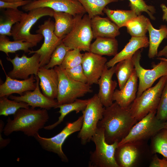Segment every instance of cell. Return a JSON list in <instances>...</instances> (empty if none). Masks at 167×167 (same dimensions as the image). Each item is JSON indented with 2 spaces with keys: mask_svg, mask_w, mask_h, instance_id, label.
<instances>
[{
  "mask_svg": "<svg viewBox=\"0 0 167 167\" xmlns=\"http://www.w3.org/2000/svg\"><path fill=\"white\" fill-rule=\"evenodd\" d=\"M130 106L123 108L115 102L105 107L97 127L104 129L105 139L108 143L120 142L138 122L131 113Z\"/></svg>",
  "mask_w": 167,
  "mask_h": 167,
  "instance_id": "6da1fadb",
  "label": "cell"
},
{
  "mask_svg": "<svg viewBox=\"0 0 167 167\" xmlns=\"http://www.w3.org/2000/svg\"><path fill=\"white\" fill-rule=\"evenodd\" d=\"M49 118L46 109L21 108L13 114V119L8 117L3 133L8 136L13 132L21 131L28 136L34 137L40 130L44 128Z\"/></svg>",
  "mask_w": 167,
  "mask_h": 167,
  "instance_id": "7a4b0ae2",
  "label": "cell"
},
{
  "mask_svg": "<svg viewBox=\"0 0 167 167\" xmlns=\"http://www.w3.org/2000/svg\"><path fill=\"white\" fill-rule=\"evenodd\" d=\"M54 11L50 8L41 7L32 9L28 13H24L20 21L12 28L11 36L14 40L29 42L36 46L44 37L39 33L31 34L30 31L32 27L43 17H53Z\"/></svg>",
  "mask_w": 167,
  "mask_h": 167,
  "instance_id": "3957f363",
  "label": "cell"
},
{
  "mask_svg": "<svg viewBox=\"0 0 167 167\" xmlns=\"http://www.w3.org/2000/svg\"><path fill=\"white\" fill-rule=\"evenodd\" d=\"M91 140L95 145V149L90 153L89 167H119L115 158V153L118 147V142L111 144L105 139L104 129L97 127Z\"/></svg>",
  "mask_w": 167,
  "mask_h": 167,
  "instance_id": "277c9868",
  "label": "cell"
},
{
  "mask_svg": "<svg viewBox=\"0 0 167 167\" xmlns=\"http://www.w3.org/2000/svg\"><path fill=\"white\" fill-rule=\"evenodd\" d=\"M75 19L72 29L62 41L70 50L78 49L81 51L90 52L93 39L91 19L86 14L77 15Z\"/></svg>",
  "mask_w": 167,
  "mask_h": 167,
  "instance_id": "5b68a950",
  "label": "cell"
},
{
  "mask_svg": "<svg viewBox=\"0 0 167 167\" xmlns=\"http://www.w3.org/2000/svg\"><path fill=\"white\" fill-rule=\"evenodd\" d=\"M167 81V75L160 78L157 84L136 97L131 105L133 116L138 121L150 112L156 111L161 94Z\"/></svg>",
  "mask_w": 167,
  "mask_h": 167,
  "instance_id": "8992f818",
  "label": "cell"
},
{
  "mask_svg": "<svg viewBox=\"0 0 167 167\" xmlns=\"http://www.w3.org/2000/svg\"><path fill=\"white\" fill-rule=\"evenodd\" d=\"M59 79L57 101L58 105L73 102L88 93L92 92L90 85L75 80L67 75L61 66H55Z\"/></svg>",
  "mask_w": 167,
  "mask_h": 167,
  "instance_id": "52a82bcc",
  "label": "cell"
},
{
  "mask_svg": "<svg viewBox=\"0 0 167 167\" xmlns=\"http://www.w3.org/2000/svg\"><path fill=\"white\" fill-rule=\"evenodd\" d=\"M156 111L149 113L138 121L128 134L118 142V147L129 143H136L152 137L164 128L165 122L158 119Z\"/></svg>",
  "mask_w": 167,
  "mask_h": 167,
  "instance_id": "ba28073f",
  "label": "cell"
},
{
  "mask_svg": "<svg viewBox=\"0 0 167 167\" xmlns=\"http://www.w3.org/2000/svg\"><path fill=\"white\" fill-rule=\"evenodd\" d=\"M105 108L97 94L89 99L86 107L82 111L83 122L77 135L82 144L85 145L91 140L98 123L102 118Z\"/></svg>",
  "mask_w": 167,
  "mask_h": 167,
  "instance_id": "9c48e42d",
  "label": "cell"
},
{
  "mask_svg": "<svg viewBox=\"0 0 167 167\" xmlns=\"http://www.w3.org/2000/svg\"><path fill=\"white\" fill-rule=\"evenodd\" d=\"M83 119L82 115L75 121L67 123L59 133L52 137H41L38 133L34 137L43 149L57 154L62 161L68 162V159L62 150V145L69 136L80 131L82 125Z\"/></svg>",
  "mask_w": 167,
  "mask_h": 167,
  "instance_id": "30bf717a",
  "label": "cell"
},
{
  "mask_svg": "<svg viewBox=\"0 0 167 167\" xmlns=\"http://www.w3.org/2000/svg\"><path fill=\"white\" fill-rule=\"evenodd\" d=\"M141 51L139 50L132 58L139 83L136 97L140 96L147 89L151 87L155 82L161 77L167 75V62L161 60L157 64H152V68L145 69L140 64Z\"/></svg>",
  "mask_w": 167,
  "mask_h": 167,
  "instance_id": "8fae6325",
  "label": "cell"
},
{
  "mask_svg": "<svg viewBox=\"0 0 167 167\" xmlns=\"http://www.w3.org/2000/svg\"><path fill=\"white\" fill-rule=\"evenodd\" d=\"M55 22L50 18L38 26L36 33L43 35L44 41L40 48L35 50H30L28 54L37 53L40 55V67L44 66L49 62L51 55L58 45L64 37L59 38L54 32Z\"/></svg>",
  "mask_w": 167,
  "mask_h": 167,
  "instance_id": "7c38bea8",
  "label": "cell"
},
{
  "mask_svg": "<svg viewBox=\"0 0 167 167\" xmlns=\"http://www.w3.org/2000/svg\"><path fill=\"white\" fill-rule=\"evenodd\" d=\"M40 55L36 53L30 57H27L24 54L21 57L17 54L13 59L7 57V60L13 66L12 70L8 72V75L13 79H28L30 75H37L40 68Z\"/></svg>",
  "mask_w": 167,
  "mask_h": 167,
  "instance_id": "4fadbf2b",
  "label": "cell"
},
{
  "mask_svg": "<svg viewBox=\"0 0 167 167\" xmlns=\"http://www.w3.org/2000/svg\"><path fill=\"white\" fill-rule=\"evenodd\" d=\"M47 7L54 11L69 13L74 17L84 15L86 11L78 0H34L22 6L24 11L28 12L35 8Z\"/></svg>",
  "mask_w": 167,
  "mask_h": 167,
  "instance_id": "5bb4252c",
  "label": "cell"
},
{
  "mask_svg": "<svg viewBox=\"0 0 167 167\" xmlns=\"http://www.w3.org/2000/svg\"><path fill=\"white\" fill-rule=\"evenodd\" d=\"M107 62V58L102 56L90 52L83 54L81 64L88 84L90 86L98 84Z\"/></svg>",
  "mask_w": 167,
  "mask_h": 167,
  "instance_id": "9a60e30c",
  "label": "cell"
},
{
  "mask_svg": "<svg viewBox=\"0 0 167 167\" xmlns=\"http://www.w3.org/2000/svg\"><path fill=\"white\" fill-rule=\"evenodd\" d=\"M35 77L36 86L34 90L27 91L19 96L11 95L9 98L17 101L26 102L34 108L39 107L47 110L52 108H57L58 104L57 101L48 98L41 92L39 86L40 79L37 75Z\"/></svg>",
  "mask_w": 167,
  "mask_h": 167,
  "instance_id": "2e32d148",
  "label": "cell"
},
{
  "mask_svg": "<svg viewBox=\"0 0 167 167\" xmlns=\"http://www.w3.org/2000/svg\"><path fill=\"white\" fill-rule=\"evenodd\" d=\"M0 62L6 76L5 82L0 85V97L4 96L8 97L14 93L21 96L27 91L35 89L36 86V80L34 75H31L28 79L23 80L13 79L6 74L1 60Z\"/></svg>",
  "mask_w": 167,
  "mask_h": 167,
  "instance_id": "e0dca14e",
  "label": "cell"
},
{
  "mask_svg": "<svg viewBox=\"0 0 167 167\" xmlns=\"http://www.w3.org/2000/svg\"><path fill=\"white\" fill-rule=\"evenodd\" d=\"M115 69V65L109 69L106 65L98 80L99 90L97 94L105 107L110 106L113 103V96L117 84V82L112 79Z\"/></svg>",
  "mask_w": 167,
  "mask_h": 167,
  "instance_id": "ac0fdd59",
  "label": "cell"
},
{
  "mask_svg": "<svg viewBox=\"0 0 167 167\" xmlns=\"http://www.w3.org/2000/svg\"><path fill=\"white\" fill-rule=\"evenodd\" d=\"M37 75L40 79L39 85L42 93L48 98L57 99L59 82L58 73L54 68L40 67Z\"/></svg>",
  "mask_w": 167,
  "mask_h": 167,
  "instance_id": "d6986e66",
  "label": "cell"
},
{
  "mask_svg": "<svg viewBox=\"0 0 167 167\" xmlns=\"http://www.w3.org/2000/svg\"><path fill=\"white\" fill-rule=\"evenodd\" d=\"M138 78L135 69L130 77L121 89L115 90L113 100L123 108L130 107L136 97Z\"/></svg>",
  "mask_w": 167,
  "mask_h": 167,
  "instance_id": "ffe728a7",
  "label": "cell"
},
{
  "mask_svg": "<svg viewBox=\"0 0 167 167\" xmlns=\"http://www.w3.org/2000/svg\"><path fill=\"white\" fill-rule=\"evenodd\" d=\"M91 24L93 39L115 38L120 34V28L108 17L96 15L91 19Z\"/></svg>",
  "mask_w": 167,
  "mask_h": 167,
  "instance_id": "44dd1931",
  "label": "cell"
},
{
  "mask_svg": "<svg viewBox=\"0 0 167 167\" xmlns=\"http://www.w3.org/2000/svg\"><path fill=\"white\" fill-rule=\"evenodd\" d=\"M149 45V41L146 36L132 37L124 48L119 53L106 63L109 68L115 66L122 60L132 58L134 54L139 49L148 47Z\"/></svg>",
  "mask_w": 167,
  "mask_h": 167,
  "instance_id": "7402d4cb",
  "label": "cell"
},
{
  "mask_svg": "<svg viewBox=\"0 0 167 167\" xmlns=\"http://www.w3.org/2000/svg\"><path fill=\"white\" fill-rule=\"evenodd\" d=\"M134 143L125 144L116 149L115 158L119 167H130L135 163L138 152Z\"/></svg>",
  "mask_w": 167,
  "mask_h": 167,
  "instance_id": "603a6c76",
  "label": "cell"
},
{
  "mask_svg": "<svg viewBox=\"0 0 167 167\" xmlns=\"http://www.w3.org/2000/svg\"><path fill=\"white\" fill-rule=\"evenodd\" d=\"M118 49V43L115 38L98 37L91 44L90 52L101 56H114Z\"/></svg>",
  "mask_w": 167,
  "mask_h": 167,
  "instance_id": "cb8c5ba5",
  "label": "cell"
},
{
  "mask_svg": "<svg viewBox=\"0 0 167 167\" xmlns=\"http://www.w3.org/2000/svg\"><path fill=\"white\" fill-rule=\"evenodd\" d=\"M53 17L55 21V34L59 38L64 37L73 27L75 17L68 13L54 11Z\"/></svg>",
  "mask_w": 167,
  "mask_h": 167,
  "instance_id": "d4e9b609",
  "label": "cell"
},
{
  "mask_svg": "<svg viewBox=\"0 0 167 167\" xmlns=\"http://www.w3.org/2000/svg\"><path fill=\"white\" fill-rule=\"evenodd\" d=\"M148 31L149 34V49L148 56L153 58L157 56L158 49L162 41L167 37V26L161 25L159 29L154 28L150 21L148 24Z\"/></svg>",
  "mask_w": 167,
  "mask_h": 167,
  "instance_id": "484cf974",
  "label": "cell"
},
{
  "mask_svg": "<svg viewBox=\"0 0 167 167\" xmlns=\"http://www.w3.org/2000/svg\"><path fill=\"white\" fill-rule=\"evenodd\" d=\"M89 99L82 100L77 99L73 102L62 105H58L57 108L60 109L58 112L60 113L58 120L54 123L45 126L44 129L46 130H51L63 122L65 117L70 113L75 111L76 113L82 111L86 107Z\"/></svg>",
  "mask_w": 167,
  "mask_h": 167,
  "instance_id": "4316f807",
  "label": "cell"
},
{
  "mask_svg": "<svg viewBox=\"0 0 167 167\" xmlns=\"http://www.w3.org/2000/svg\"><path fill=\"white\" fill-rule=\"evenodd\" d=\"M0 18V34L11 36L13 26L19 22L24 12L18 9L6 8Z\"/></svg>",
  "mask_w": 167,
  "mask_h": 167,
  "instance_id": "83f0119b",
  "label": "cell"
},
{
  "mask_svg": "<svg viewBox=\"0 0 167 167\" xmlns=\"http://www.w3.org/2000/svg\"><path fill=\"white\" fill-rule=\"evenodd\" d=\"M35 46L32 43L19 41H11L6 35H0V51L4 52L8 56L9 53H15L19 50L29 53L30 48Z\"/></svg>",
  "mask_w": 167,
  "mask_h": 167,
  "instance_id": "f1b7e54d",
  "label": "cell"
},
{
  "mask_svg": "<svg viewBox=\"0 0 167 167\" xmlns=\"http://www.w3.org/2000/svg\"><path fill=\"white\" fill-rule=\"evenodd\" d=\"M149 19L143 15H137L129 21L126 24L128 32L132 37L146 36Z\"/></svg>",
  "mask_w": 167,
  "mask_h": 167,
  "instance_id": "f546056e",
  "label": "cell"
},
{
  "mask_svg": "<svg viewBox=\"0 0 167 167\" xmlns=\"http://www.w3.org/2000/svg\"><path fill=\"white\" fill-rule=\"evenodd\" d=\"M134 70V65L132 58L120 61L115 65V73L117 78L119 89L124 87Z\"/></svg>",
  "mask_w": 167,
  "mask_h": 167,
  "instance_id": "4dcf8cb0",
  "label": "cell"
},
{
  "mask_svg": "<svg viewBox=\"0 0 167 167\" xmlns=\"http://www.w3.org/2000/svg\"><path fill=\"white\" fill-rule=\"evenodd\" d=\"M103 12L108 17L120 28L125 27L126 24L132 18L137 16L133 11L111 10L105 8Z\"/></svg>",
  "mask_w": 167,
  "mask_h": 167,
  "instance_id": "1f68e13d",
  "label": "cell"
},
{
  "mask_svg": "<svg viewBox=\"0 0 167 167\" xmlns=\"http://www.w3.org/2000/svg\"><path fill=\"white\" fill-rule=\"evenodd\" d=\"M82 4L89 18L97 15H103V11L110 3L123 0H78Z\"/></svg>",
  "mask_w": 167,
  "mask_h": 167,
  "instance_id": "d6a6232c",
  "label": "cell"
},
{
  "mask_svg": "<svg viewBox=\"0 0 167 167\" xmlns=\"http://www.w3.org/2000/svg\"><path fill=\"white\" fill-rule=\"evenodd\" d=\"M7 98L6 96L0 97L1 116H8L13 115L21 108H29V105L26 102L10 100Z\"/></svg>",
  "mask_w": 167,
  "mask_h": 167,
  "instance_id": "836d02e7",
  "label": "cell"
},
{
  "mask_svg": "<svg viewBox=\"0 0 167 167\" xmlns=\"http://www.w3.org/2000/svg\"><path fill=\"white\" fill-rule=\"evenodd\" d=\"M152 139V152L159 153L167 158V129L164 128L161 129Z\"/></svg>",
  "mask_w": 167,
  "mask_h": 167,
  "instance_id": "e575fe53",
  "label": "cell"
},
{
  "mask_svg": "<svg viewBox=\"0 0 167 167\" xmlns=\"http://www.w3.org/2000/svg\"><path fill=\"white\" fill-rule=\"evenodd\" d=\"M70 50L62 41L54 51L49 63L44 67L50 69L54 68L56 66H61L67 52Z\"/></svg>",
  "mask_w": 167,
  "mask_h": 167,
  "instance_id": "d590c367",
  "label": "cell"
},
{
  "mask_svg": "<svg viewBox=\"0 0 167 167\" xmlns=\"http://www.w3.org/2000/svg\"><path fill=\"white\" fill-rule=\"evenodd\" d=\"M129 0L131 10L134 11L137 15H141L142 12H144L147 13L152 19H155L154 16L156 12L154 6L147 5L145 0Z\"/></svg>",
  "mask_w": 167,
  "mask_h": 167,
  "instance_id": "8d00e7d4",
  "label": "cell"
},
{
  "mask_svg": "<svg viewBox=\"0 0 167 167\" xmlns=\"http://www.w3.org/2000/svg\"><path fill=\"white\" fill-rule=\"evenodd\" d=\"M78 49L69 50L67 53L61 65L64 69H69L81 64L83 54Z\"/></svg>",
  "mask_w": 167,
  "mask_h": 167,
  "instance_id": "74e56055",
  "label": "cell"
},
{
  "mask_svg": "<svg viewBox=\"0 0 167 167\" xmlns=\"http://www.w3.org/2000/svg\"><path fill=\"white\" fill-rule=\"evenodd\" d=\"M156 116L158 119L163 122L167 120V81L161 94Z\"/></svg>",
  "mask_w": 167,
  "mask_h": 167,
  "instance_id": "f35d334b",
  "label": "cell"
},
{
  "mask_svg": "<svg viewBox=\"0 0 167 167\" xmlns=\"http://www.w3.org/2000/svg\"><path fill=\"white\" fill-rule=\"evenodd\" d=\"M65 70L67 75L72 79L83 83H87L88 80L84 73L82 64Z\"/></svg>",
  "mask_w": 167,
  "mask_h": 167,
  "instance_id": "ab89813d",
  "label": "cell"
},
{
  "mask_svg": "<svg viewBox=\"0 0 167 167\" xmlns=\"http://www.w3.org/2000/svg\"><path fill=\"white\" fill-rule=\"evenodd\" d=\"M31 0H25L14 2H6L0 0V8L17 9L18 7L23 6L32 2Z\"/></svg>",
  "mask_w": 167,
  "mask_h": 167,
  "instance_id": "60d3db41",
  "label": "cell"
},
{
  "mask_svg": "<svg viewBox=\"0 0 167 167\" xmlns=\"http://www.w3.org/2000/svg\"><path fill=\"white\" fill-rule=\"evenodd\" d=\"M149 167H167V158L160 159L155 154Z\"/></svg>",
  "mask_w": 167,
  "mask_h": 167,
  "instance_id": "b9f144b4",
  "label": "cell"
},
{
  "mask_svg": "<svg viewBox=\"0 0 167 167\" xmlns=\"http://www.w3.org/2000/svg\"><path fill=\"white\" fill-rule=\"evenodd\" d=\"M4 122L0 120V149H1L6 147L10 143L11 139L9 138L3 139L2 136V133L4 127Z\"/></svg>",
  "mask_w": 167,
  "mask_h": 167,
  "instance_id": "7bdbcfd3",
  "label": "cell"
},
{
  "mask_svg": "<svg viewBox=\"0 0 167 167\" xmlns=\"http://www.w3.org/2000/svg\"><path fill=\"white\" fill-rule=\"evenodd\" d=\"M157 56L158 57L164 56L167 58V45L162 50L158 52Z\"/></svg>",
  "mask_w": 167,
  "mask_h": 167,
  "instance_id": "ee69618b",
  "label": "cell"
},
{
  "mask_svg": "<svg viewBox=\"0 0 167 167\" xmlns=\"http://www.w3.org/2000/svg\"><path fill=\"white\" fill-rule=\"evenodd\" d=\"M3 2H20L23 1V0H0Z\"/></svg>",
  "mask_w": 167,
  "mask_h": 167,
  "instance_id": "f6af8a7d",
  "label": "cell"
},
{
  "mask_svg": "<svg viewBox=\"0 0 167 167\" xmlns=\"http://www.w3.org/2000/svg\"><path fill=\"white\" fill-rule=\"evenodd\" d=\"M156 59L160 60H163L167 62V58H165L159 57L157 58Z\"/></svg>",
  "mask_w": 167,
  "mask_h": 167,
  "instance_id": "bcb514c9",
  "label": "cell"
},
{
  "mask_svg": "<svg viewBox=\"0 0 167 167\" xmlns=\"http://www.w3.org/2000/svg\"><path fill=\"white\" fill-rule=\"evenodd\" d=\"M164 128L167 129V120L165 122Z\"/></svg>",
  "mask_w": 167,
  "mask_h": 167,
  "instance_id": "7dc6e473",
  "label": "cell"
}]
</instances>
